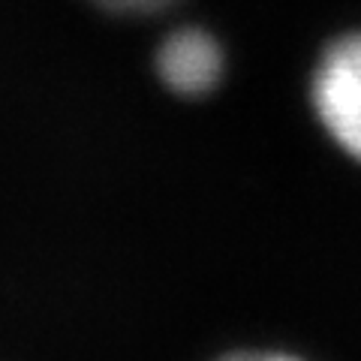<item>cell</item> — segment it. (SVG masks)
<instances>
[{
    "label": "cell",
    "mask_w": 361,
    "mask_h": 361,
    "mask_svg": "<svg viewBox=\"0 0 361 361\" xmlns=\"http://www.w3.org/2000/svg\"><path fill=\"white\" fill-rule=\"evenodd\" d=\"M313 111L331 142L361 163V30L343 33L316 61Z\"/></svg>",
    "instance_id": "6da1fadb"
},
{
    "label": "cell",
    "mask_w": 361,
    "mask_h": 361,
    "mask_svg": "<svg viewBox=\"0 0 361 361\" xmlns=\"http://www.w3.org/2000/svg\"><path fill=\"white\" fill-rule=\"evenodd\" d=\"M226 58L220 42L202 27L175 30L157 51V73L163 85L180 97H205L220 85Z\"/></svg>",
    "instance_id": "7a4b0ae2"
},
{
    "label": "cell",
    "mask_w": 361,
    "mask_h": 361,
    "mask_svg": "<svg viewBox=\"0 0 361 361\" xmlns=\"http://www.w3.org/2000/svg\"><path fill=\"white\" fill-rule=\"evenodd\" d=\"M99 6L115 9V13H130V16H142V13H157L175 0H97Z\"/></svg>",
    "instance_id": "3957f363"
},
{
    "label": "cell",
    "mask_w": 361,
    "mask_h": 361,
    "mask_svg": "<svg viewBox=\"0 0 361 361\" xmlns=\"http://www.w3.org/2000/svg\"><path fill=\"white\" fill-rule=\"evenodd\" d=\"M220 361H301L295 355H286V353H265V349H253V353H235V355H226Z\"/></svg>",
    "instance_id": "277c9868"
}]
</instances>
